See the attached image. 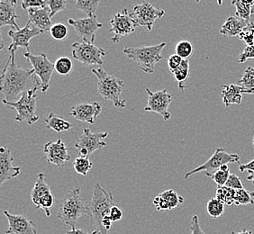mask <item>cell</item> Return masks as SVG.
<instances>
[{"label":"cell","mask_w":254,"mask_h":234,"mask_svg":"<svg viewBox=\"0 0 254 234\" xmlns=\"http://www.w3.org/2000/svg\"><path fill=\"white\" fill-rule=\"evenodd\" d=\"M41 85L33 68L18 67L15 62V54H10L0 78V90L7 102H15L18 96Z\"/></svg>","instance_id":"1"},{"label":"cell","mask_w":254,"mask_h":234,"mask_svg":"<svg viewBox=\"0 0 254 234\" xmlns=\"http://www.w3.org/2000/svg\"><path fill=\"white\" fill-rule=\"evenodd\" d=\"M88 204L81 195V188L75 187L68 191L61 201L57 217L64 225L76 229L78 220L88 215Z\"/></svg>","instance_id":"2"},{"label":"cell","mask_w":254,"mask_h":234,"mask_svg":"<svg viewBox=\"0 0 254 234\" xmlns=\"http://www.w3.org/2000/svg\"><path fill=\"white\" fill-rule=\"evenodd\" d=\"M92 73L98 78V94L104 100L112 102L114 107L118 109L126 108L127 100L121 98L126 88L125 81L112 75H108L102 67L93 68Z\"/></svg>","instance_id":"3"},{"label":"cell","mask_w":254,"mask_h":234,"mask_svg":"<svg viewBox=\"0 0 254 234\" xmlns=\"http://www.w3.org/2000/svg\"><path fill=\"white\" fill-rule=\"evenodd\" d=\"M114 196L111 192H108L100 184L94 186L93 195L88 204V216L95 230L102 233V222L109 216L110 210L114 206Z\"/></svg>","instance_id":"4"},{"label":"cell","mask_w":254,"mask_h":234,"mask_svg":"<svg viewBox=\"0 0 254 234\" xmlns=\"http://www.w3.org/2000/svg\"><path fill=\"white\" fill-rule=\"evenodd\" d=\"M167 44L162 42L161 44L141 47H127L123 53L128 58L135 61L143 73L153 74L155 67L162 59V51L166 47Z\"/></svg>","instance_id":"5"},{"label":"cell","mask_w":254,"mask_h":234,"mask_svg":"<svg viewBox=\"0 0 254 234\" xmlns=\"http://www.w3.org/2000/svg\"><path fill=\"white\" fill-rule=\"evenodd\" d=\"M41 88V85L31 89L29 91L23 93L21 98L15 102H7L3 99L2 103L8 109H14L16 111L15 121L18 122H25L28 125H33L39 121V117L36 115L37 107V91Z\"/></svg>","instance_id":"6"},{"label":"cell","mask_w":254,"mask_h":234,"mask_svg":"<svg viewBox=\"0 0 254 234\" xmlns=\"http://www.w3.org/2000/svg\"><path fill=\"white\" fill-rule=\"evenodd\" d=\"M240 160L241 157L239 154L229 153L223 148H217L208 161L202 164L201 166L189 171L186 173V175L184 176V178L188 179L191 176L197 173H204L205 175L213 174L215 171L220 170L221 167L229 165L231 163H238L240 165Z\"/></svg>","instance_id":"7"},{"label":"cell","mask_w":254,"mask_h":234,"mask_svg":"<svg viewBox=\"0 0 254 234\" xmlns=\"http://www.w3.org/2000/svg\"><path fill=\"white\" fill-rule=\"evenodd\" d=\"M74 134V133H73ZM75 148L77 149L78 157L89 158L95 151L101 150L107 145L104 140L108 137V132H91L89 128H84L81 136H76Z\"/></svg>","instance_id":"8"},{"label":"cell","mask_w":254,"mask_h":234,"mask_svg":"<svg viewBox=\"0 0 254 234\" xmlns=\"http://www.w3.org/2000/svg\"><path fill=\"white\" fill-rule=\"evenodd\" d=\"M71 54L74 59L85 66L98 65L102 66L103 58L107 56L106 50L96 46L91 43L75 42L71 45Z\"/></svg>","instance_id":"9"},{"label":"cell","mask_w":254,"mask_h":234,"mask_svg":"<svg viewBox=\"0 0 254 234\" xmlns=\"http://www.w3.org/2000/svg\"><path fill=\"white\" fill-rule=\"evenodd\" d=\"M24 56L32 65L34 75L39 78L41 91L43 93L47 92L50 88L51 78L53 77V74L55 70L54 63H52L47 55L44 54L34 55L31 53H25Z\"/></svg>","instance_id":"10"},{"label":"cell","mask_w":254,"mask_h":234,"mask_svg":"<svg viewBox=\"0 0 254 234\" xmlns=\"http://www.w3.org/2000/svg\"><path fill=\"white\" fill-rule=\"evenodd\" d=\"M164 15V10L157 8L147 1H143L140 5H134L131 13V16L137 25L146 28L148 32H152L155 21L163 17Z\"/></svg>","instance_id":"11"},{"label":"cell","mask_w":254,"mask_h":234,"mask_svg":"<svg viewBox=\"0 0 254 234\" xmlns=\"http://www.w3.org/2000/svg\"><path fill=\"white\" fill-rule=\"evenodd\" d=\"M145 91L148 94V101L144 112L156 113L162 117L164 121H169L171 117L169 107L173 98L172 94L167 90L152 91L149 88H145Z\"/></svg>","instance_id":"12"},{"label":"cell","mask_w":254,"mask_h":234,"mask_svg":"<svg viewBox=\"0 0 254 234\" xmlns=\"http://www.w3.org/2000/svg\"><path fill=\"white\" fill-rule=\"evenodd\" d=\"M110 25L111 27L109 32L114 34L111 39L114 44H118L123 36L133 34L138 26L127 8L123 9L119 13L114 14L110 21Z\"/></svg>","instance_id":"13"},{"label":"cell","mask_w":254,"mask_h":234,"mask_svg":"<svg viewBox=\"0 0 254 234\" xmlns=\"http://www.w3.org/2000/svg\"><path fill=\"white\" fill-rule=\"evenodd\" d=\"M42 34H44L42 30L38 29L28 21L25 27L20 30H10L8 32V35L12 39V44H10L7 50L10 54H15L16 50L22 47L26 49L27 53H30V41Z\"/></svg>","instance_id":"14"},{"label":"cell","mask_w":254,"mask_h":234,"mask_svg":"<svg viewBox=\"0 0 254 234\" xmlns=\"http://www.w3.org/2000/svg\"><path fill=\"white\" fill-rule=\"evenodd\" d=\"M68 23V25L73 27L82 42L91 44L95 43L97 31L103 26L102 24L98 22L97 15L78 20L69 18Z\"/></svg>","instance_id":"15"},{"label":"cell","mask_w":254,"mask_h":234,"mask_svg":"<svg viewBox=\"0 0 254 234\" xmlns=\"http://www.w3.org/2000/svg\"><path fill=\"white\" fill-rule=\"evenodd\" d=\"M44 159L48 163L54 164L58 168L64 167L66 162L70 161L68 147L59 138L56 142H48L44 148Z\"/></svg>","instance_id":"16"},{"label":"cell","mask_w":254,"mask_h":234,"mask_svg":"<svg viewBox=\"0 0 254 234\" xmlns=\"http://www.w3.org/2000/svg\"><path fill=\"white\" fill-rule=\"evenodd\" d=\"M102 111V107L98 102L82 103L70 108L69 116L79 122L95 124L97 117Z\"/></svg>","instance_id":"17"},{"label":"cell","mask_w":254,"mask_h":234,"mask_svg":"<svg viewBox=\"0 0 254 234\" xmlns=\"http://www.w3.org/2000/svg\"><path fill=\"white\" fill-rule=\"evenodd\" d=\"M8 221V229L5 230V234H37V230L34 226V222L26 218L25 215H15L10 214L8 211H4Z\"/></svg>","instance_id":"18"},{"label":"cell","mask_w":254,"mask_h":234,"mask_svg":"<svg viewBox=\"0 0 254 234\" xmlns=\"http://www.w3.org/2000/svg\"><path fill=\"white\" fill-rule=\"evenodd\" d=\"M14 157L9 149L2 146L0 148V186L4 185L6 181L11 180L18 176L21 173L19 166L13 165Z\"/></svg>","instance_id":"19"},{"label":"cell","mask_w":254,"mask_h":234,"mask_svg":"<svg viewBox=\"0 0 254 234\" xmlns=\"http://www.w3.org/2000/svg\"><path fill=\"white\" fill-rule=\"evenodd\" d=\"M184 204V197L173 189L164 191L153 199V205L158 211H171Z\"/></svg>","instance_id":"20"},{"label":"cell","mask_w":254,"mask_h":234,"mask_svg":"<svg viewBox=\"0 0 254 234\" xmlns=\"http://www.w3.org/2000/svg\"><path fill=\"white\" fill-rule=\"evenodd\" d=\"M16 4L15 0H0V28L9 25L14 29H21L16 23V19L20 18L16 14Z\"/></svg>","instance_id":"21"},{"label":"cell","mask_w":254,"mask_h":234,"mask_svg":"<svg viewBox=\"0 0 254 234\" xmlns=\"http://www.w3.org/2000/svg\"><path fill=\"white\" fill-rule=\"evenodd\" d=\"M27 12L29 17L28 21L44 33L50 31L54 25L51 17V11L47 5L40 8H31L27 10Z\"/></svg>","instance_id":"22"},{"label":"cell","mask_w":254,"mask_h":234,"mask_svg":"<svg viewBox=\"0 0 254 234\" xmlns=\"http://www.w3.org/2000/svg\"><path fill=\"white\" fill-rule=\"evenodd\" d=\"M248 23L235 15H229L219 30V34L225 37H239L240 34L247 27Z\"/></svg>","instance_id":"23"},{"label":"cell","mask_w":254,"mask_h":234,"mask_svg":"<svg viewBox=\"0 0 254 234\" xmlns=\"http://www.w3.org/2000/svg\"><path fill=\"white\" fill-rule=\"evenodd\" d=\"M222 99L225 108H230L233 105H241L243 100V89L239 85L231 84L222 86Z\"/></svg>","instance_id":"24"},{"label":"cell","mask_w":254,"mask_h":234,"mask_svg":"<svg viewBox=\"0 0 254 234\" xmlns=\"http://www.w3.org/2000/svg\"><path fill=\"white\" fill-rule=\"evenodd\" d=\"M51 194H53V193H52L50 185H48V183L45 179V174L44 172H40L37 176V179L34 184V188L31 192L32 202L34 203L35 206H37L39 205L40 201Z\"/></svg>","instance_id":"25"},{"label":"cell","mask_w":254,"mask_h":234,"mask_svg":"<svg viewBox=\"0 0 254 234\" xmlns=\"http://www.w3.org/2000/svg\"><path fill=\"white\" fill-rule=\"evenodd\" d=\"M44 122L47 125V128L54 130V132L62 133V132H68L72 129V123L66 121L63 117H59L54 113H50L48 117L44 118Z\"/></svg>","instance_id":"26"},{"label":"cell","mask_w":254,"mask_h":234,"mask_svg":"<svg viewBox=\"0 0 254 234\" xmlns=\"http://www.w3.org/2000/svg\"><path fill=\"white\" fill-rule=\"evenodd\" d=\"M232 5H234L236 8L235 16L240 19L245 20L246 22L251 21V16L253 15V6L254 5V1H240L234 0L232 1Z\"/></svg>","instance_id":"27"},{"label":"cell","mask_w":254,"mask_h":234,"mask_svg":"<svg viewBox=\"0 0 254 234\" xmlns=\"http://www.w3.org/2000/svg\"><path fill=\"white\" fill-rule=\"evenodd\" d=\"M239 86L244 95H254V68L248 67L239 79Z\"/></svg>","instance_id":"28"},{"label":"cell","mask_w":254,"mask_h":234,"mask_svg":"<svg viewBox=\"0 0 254 234\" xmlns=\"http://www.w3.org/2000/svg\"><path fill=\"white\" fill-rule=\"evenodd\" d=\"M172 74L179 83V88L181 90H184L185 82L188 80V78H190V59H183L181 66L177 68L176 70H174Z\"/></svg>","instance_id":"29"},{"label":"cell","mask_w":254,"mask_h":234,"mask_svg":"<svg viewBox=\"0 0 254 234\" xmlns=\"http://www.w3.org/2000/svg\"><path fill=\"white\" fill-rule=\"evenodd\" d=\"M55 71L61 76H68L73 71L74 65L70 58L61 56L54 62Z\"/></svg>","instance_id":"30"},{"label":"cell","mask_w":254,"mask_h":234,"mask_svg":"<svg viewBox=\"0 0 254 234\" xmlns=\"http://www.w3.org/2000/svg\"><path fill=\"white\" fill-rule=\"evenodd\" d=\"M235 190L226 185L218 186L216 189L215 198L222 202L224 205H235Z\"/></svg>","instance_id":"31"},{"label":"cell","mask_w":254,"mask_h":234,"mask_svg":"<svg viewBox=\"0 0 254 234\" xmlns=\"http://www.w3.org/2000/svg\"><path fill=\"white\" fill-rule=\"evenodd\" d=\"M230 169L228 165H224L220 168V170L215 171L213 174H206L212 180L215 182L218 186H224L226 184L230 176Z\"/></svg>","instance_id":"32"},{"label":"cell","mask_w":254,"mask_h":234,"mask_svg":"<svg viewBox=\"0 0 254 234\" xmlns=\"http://www.w3.org/2000/svg\"><path fill=\"white\" fill-rule=\"evenodd\" d=\"M206 211L211 218L216 219L219 218L225 213V205L216 198H211L207 202Z\"/></svg>","instance_id":"33"},{"label":"cell","mask_w":254,"mask_h":234,"mask_svg":"<svg viewBox=\"0 0 254 234\" xmlns=\"http://www.w3.org/2000/svg\"><path fill=\"white\" fill-rule=\"evenodd\" d=\"M175 52L178 56H180L182 59H190L192 54L194 53V47L190 42L182 40L177 43L175 46Z\"/></svg>","instance_id":"34"},{"label":"cell","mask_w":254,"mask_h":234,"mask_svg":"<svg viewBox=\"0 0 254 234\" xmlns=\"http://www.w3.org/2000/svg\"><path fill=\"white\" fill-rule=\"evenodd\" d=\"M254 204V191L239 189L235 190V205H248Z\"/></svg>","instance_id":"35"},{"label":"cell","mask_w":254,"mask_h":234,"mask_svg":"<svg viewBox=\"0 0 254 234\" xmlns=\"http://www.w3.org/2000/svg\"><path fill=\"white\" fill-rule=\"evenodd\" d=\"M100 4V1H83L78 0L76 2V7L78 10L82 11L85 14H87L88 17H92L96 15V11L98 9V5Z\"/></svg>","instance_id":"36"},{"label":"cell","mask_w":254,"mask_h":234,"mask_svg":"<svg viewBox=\"0 0 254 234\" xmlns=\"http://www.w3.org/2000/svg\"><path fill=\"white\" fill-rule=\"evenodd\" d=\"M92 162L89 161L88 158H81L78 157L74 161L73 167L75 171L79 175L87 176L88 172L92 169Z\"/></svg>","instance_id":"37"},{"label":"cell","mask_w":254,"mask_h":234,"mask_svg":"<svg viewBox=\"0 0 254 234\" xmlns=\"http://www.w3.org/2000/svg\"><path fill=\"white\" fill-rule=\"evenodd\" d=\"M50 35L52 38L56 41H64L68 36V29L66 25L61 23L54 24L49 31Z\"/></svg>","instance_id":"38"},{"label":"cell","mask_w":254,"mask_h":234,"mask_svg":"<svg viewBox=\"0 0 254 234\" xmlns=\"http://www.w3.org/2000/svg\"><path fill=\"white\" fill-rule=\"evenodd\" d=\"M68 2L65 0H47L46 5L51 11V17H54L57 13L67 9Z\"/></svg>","instance_id":"39"},{"label":"cell","mask_w":254,"mask_h":234,"mask_svg":"<svg viewBox=\"0 0 254 234\" xmlns=\"http://www.w3.org/2000/svg\"><path fill=\"white\" fill-rule=\"evenodd\" d=\"M239 38L246 44V46L254 45V32L252 25H250V22L247 27L240 34Z\"/></svg>","instance_id":"40"},{"label":"cell","mask_w":254,"mask_h":234,"mask_svg":"<svg viewBox=\"0 0 254 234\" xmlns=\"http://www.w3.org/2000/svg\"><path fill=\"white\" fill-rule=\"evenodd\" d=\"M225 185L228 186L230 188L235 189V190H239V189H244L245 188L244 184H243V182L241 180L239 176L235 175V174H233V173L230 174L229 178H228V180L226 182Z\"/></svg>","instance_id":"41"},{"label":"cell","mask_w":254,"mask_h":234,"mask_svg":"<svg viewBox=\"0 0 254 234\" xmlns=\"http://www.w3.org/2000/svg\"><path fill=\"white\" fill-rule=\"evenodd\" d=\"M254 58V45L252 46H246L244 52L240 54L238 57V62L241 64L245 63L249 59Z\"/></svg>","instance_id":"42"},{"label":"cell","mask_w":254,"mask_h":234,"mask_svg":"<svg viewBox=\"0 0 254 234\" xmlns=\"http://www.w3.org/2000/svg\"><path fill=\"white\" fill-rule=\"evenodd\" d=\"M22 8L25 10L31 9V8H40L46 5V1L43 0H23L22 3Z\"/></svg>","instance_id":"43"},{"label":"cell","mask_w":254,"mask_h":234,"mask_svg":"<svg viewBox=\"0 0 254 234\" xmlns=\"http://www.w3.org/2000/svg\"><path fill=\"white\" fill-rule=\"evenodd\" d=\"M182 61H183V59L180 56H178L176 54H172L169 57V58H168V67H169V69H170L171 73L181 66Z\"/></svg>","instance_id":"44"},{"label":"cell","mask_w":254,"mask_h":234,"mask_svg":"<svg viewBox=\"0 0 254 234\" xmlns=\"http://www.w3.org/2000/svg\"><path fill=\"white\" fill-rule=\"evenodd\" d=\"M109 217L112 220L113 223H118L124 218V212L120 207H118L117 205H114L110 210Z\"/></svg>","instance_id":"45"},{"label":"cell","mask_w":254,"mask_h":234,"mask_svg":"<svg viewBox=\"0 0 254 234\" xmlns=\"http://www.w3.org/2000/svg\"><path fill=\"white\" fill-rule=\"evenodd\" d=\"M191 234H205L204 231L201 228L199 219L197 215H193L190 222Z\"/></svg>","instance_id":"46"},{"label":"cell","mask_w":254,"mask_h":234,"mask_svg":"<svg viewBox=\"0 0 254 234\" xmlns=\"http://www.w3.org/2000/svg\"><path fill=\"white\" fill-rule=\"evenodd\" d=\"M240 172H245V171H254V160L250 161L249 163L246 164H240L239 165Z\"/></svg>","instance_id":"47"},{"label":"cell","mask_w":254,"mask_h":234,"mask_svg":"<svg viewBox=\"0 0 254 234\" xmlns=\"http://www.w3.org/2000/svg\"><path fill=\"white\" fill-rule=\"evenodd\" d=\"M65 234H100L98 230H94L91 234H88L86 231L82 229H71L70 231H67Z\"/></svg>","instance_id":"48"},{"label":"cell","mask_w":254,"mask_h":234,"mask_svg":"<svg viewBox=\"0 0 254 234\" xmlns=\"http://www.w3.org/2000/svg\"><path fill=\"white\" fill-rule=\"evenodd\" d=\"M248 173H249V175L246 176V179L250 181V182H252V183H254V171H248Z\"/></svg>","instance_id":"49"},{"label":"cell","mask_w":254,"mask_h":234,"mask_svg":"<svg viewBox=\"0 0 254 234\" xmlns=\"http://www.w3.org/2000/svg\"><path fill=\"white\" fill-rule=\"evenodd\" d=\"M232 234H253V232L252 231H248V230H243V231H241V232H238V233H235V232H233Z\"/></svg>","instance_id":"50"},{"label":"cell","mask_w":254,"mask_h":234,"mask_svg":"<svg viewBox=\"0 0 254 234\" xmlns=\"http://www.w3.org/2000/svg\"><path fill=\"white\" fill-rule=\"evenodd\" d=\"M250 25H252V27H253L254 32V20H251V21H250Z\"/></svg>","instance_id":"51"},{"label":"cell","mask_w":254,"mask_h":234,"mask_svg":"<svg viewBox=\"0 0 254 234\" xmlns=\"http://www.w3.org/2000/svg\"><path fill=\"white\" fill-rule=\"evenodd\" d=\"M253 145H254V139H253Z\"/></svg>","instance_id":"52"},{"label":"cell","mask_w":254,"mask_h":234,"mask_svg":"<svg viewBox=\"0 0 254 234\" xmlns=\"http://www.w3.org/2000/svg\"><path fill=\"white\" fill-rule=\"evenodd\" d=\"M253 15H254V9L253 10Z\"/></svg>","instance_id":"53"}]
</instances>
